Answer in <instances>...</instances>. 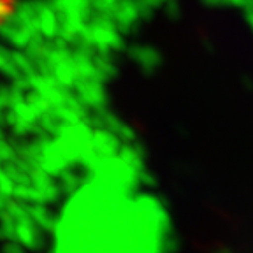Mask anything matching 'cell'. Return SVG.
<instances>
[{"label": "cell", "mask_w": 253, "mask_h": 253, "mask_svg": "<svg viewBox=\"0 0 253 253\" xmlns=\"http://www.w3.org/2000/svg\"><path fill=\"white\" fill-rule=\"evenodd\" d=\"M14 5H16V0H0V27L12 16Z\"/></svg>", "instance_id": "cell-1"}]
</instances>
